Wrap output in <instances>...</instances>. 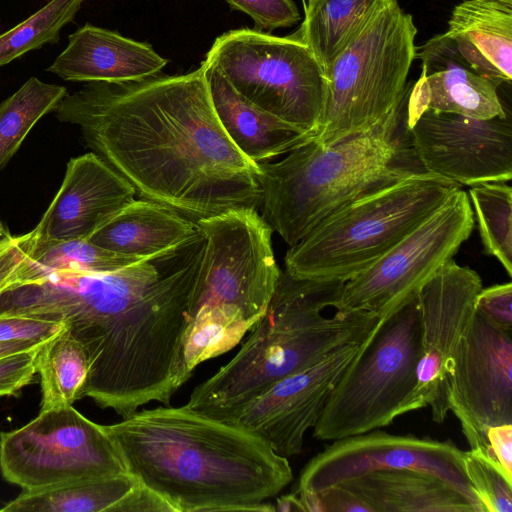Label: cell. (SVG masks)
<instances>
[{
    "mask_svg": "<svg viewBox=\"0 0 512 512\" xmlns=\"http://www.w3.org/2000/svg\"><path fill=\"white\" fill-rule=\"evenodd\" d=\"M205 239L105 273L55 271L0 293V316L65 323L84 347L83 397L124 417L152 401L169 405L190 376L183 336Z\"/></svg>",
    "mask_w": 512,
    "mask_h": 512,
    "instance_id": "cell-1",
    "label": "cell"
},
{
    "mask_svg": "<svg viewBox=\"0 0 512 512\" xmlns=\"http://www.w3.org/2000/svg\"><path fill=\"white\" fill-rule=\"evenodd\" d=\"M56 117L143 199L197 223L260 208L259 164L224 131L202 65L128 82H88L68 94Z\"/></svg>",
    "mask_w": 512,
    "mask_h": 512,
    "instance_id": "cell-2",
    "label": "cell"
},
{
    "mask_svg": "<svg viewBox=\"0 0 512 512\" xmlns=\"http://www.w3.org/2000/svg\"><path fill=\"white\" fill-rule=\"evenodd\" d=\"M127 471L175 512L266 511L292 480L288 459L253 432L189 407L103 425Z\"/></svg>",
    "mask_w": 512,
    "mask_h": 512,
    "instance_id": "cell-3",
    "label": "cell"
},
{
    "mask_svg": "<svg viewBox=\"0 0 512 512\" xmlns=\"http://www.w3.org/2000/svg\"><path fill=\"white\" fill-rule=\"evenodd\" d=\"M343 284L296 279L281 271L265 315L237 354L193 389L187 405L208 415L240 406L341 348L362 344L379 322L376 314H322L335 308Z\"/></svg>",
    "mask_w": 512,
    "mask_h": 512,
    "instance_id": "cell-4",
    "label": "cell"
},
{
    "mask_svg": "<svg viewBox=\"0 0 512 512\" xmlns=\"http://www.w3.org/2000/svg\"><path fill=\"white\" fill-rule=\"evenodd\" d=\"M205 246L183 336L186 373L241 342L265 315L281 270L272 228L252 208L196 223Z\"/></svg>",
    "mask_w": 512,
    "mask_h": 512,
    "instance_id": "cell-5",
    "label": "cell"
},
{
    "mask_svg": "<svg viewBox=\"0 0 512 512\" xmlns=\"http://www.w3.org/2000/svg\"><path fill=\"white\" fill-rule=\"evenodd\" d=\"M402 107L364 133L332 145L311 140L259 164L261 216L289 246L344 204L412 171L397 164Z\"/></svg>",
    "mask_w": 512,
    "mask_h": 512,
    "instance_id": "cell-6",
    "label": "cell"
},
{
    "mask_svg": "<svg viewBox=\"0 0 512 512\" xmlns=\"http://www.w3.org/2000/svg\"><path fill=\"white\" fill-rule=\"evenodd\" d=\"M460 188L425 171H410L375 187L290 246L285 271L296 279L344 283L387 253Z\"/></svg>",
    "mask_w": 512,
    "mask_h": 512,
    "instance_id": "cell-7",
    "label": "cell"
},
{
    "mask_svg": "<svg viewBox=\"0 0 512 512\" xmlns=\"http://www.w3.org/2000/svg\"><path fill=\"white\" fill-rule=\"evenodd\" d=\"M417 28L397 0H385L324 70L314 141L332 145L379 125L404 104Z\"/></svg>",
    "mask_w": 512,
    "mask_h": 512,
    "instance_id": "cell-8",
    "label": "cell"
},
{
    "mask_svg": "<svg viewBox=\"0 0 512 512\" xmlns=\"http://www.w3.org/2000/svg\"><path fill=\"white\" fill-rule=\"evenodd\" d=\"M417 296L378 324L335 385L313 427L318 440L334 441L388 426L415 411L420 351Z\"/></svg>",
    "mask_w": 512,
    "mask_h": 512,
    "instance_id": "cell-9",
    "label": "cell"
},
{
    "mask_svg": "<svg viewBox=\"0 0 512 512\" xmlns=\"http://www.w3.org/2000/svg\"><path fill=\"white\" fill-rule=\"evenodd\" d=\"M231 86L262 110L315 137L324 98V71L294 34L241 28L216 38L206 55Z\"/></svg>",
    "mask_w": 512,
    "mask_h": 512,
    "instance_id": "cell-10",
    "label": "cell"
},
{
    "mask_svg": "<svg viewBox=\"0 0 512 512\" xmlns=\"http://www.w3.org/2000/svg\"><path fill=\"white\" fill-rule=\"evenodd\" d=\"M128 472L115 443L73 405L45 410L0 433V473L23 491Z\"/></svg>",
    "mask_w": 512,
    "mask_h": 512,
    "instance_id": "cell-11",
    "label": "cell"
},
{
    "mask_svg": "<svg viewBox=\"0 0 512 512\" xmlns=\"http://www.w3.org/2000/svg\"><path fill=\"white\" fill-rule=\"evenodd\" d=\"M474 226L468 193L460 188L387 253L344 282L335 309L387 318L453 259Z\"/></svg>",
    "mask_w": 512,
    "mask_h": 512,
    "instance_id": "cell-12",
    "label": "cell"
},
{
    "mask_svg": "<svg viewBox=\"0 0 512 512\" xmlns=\"http://www.w3.org/2000/svg\"><path fill=\"white\" fill-rule=\"evenodd\" d=\"M395 468L430 472L459 490L475 512L483 508L467 479L464 451L451 441L374 429L334 440L302 470L296 493L317 492L365 473Z\"/></svg>",
    "mask_w": 512,
    "mask_h": 512,
    "instance_id": "cell-13",
    "label": "cell"
},
{
    "mask_svg": "<svg viewBox=\"0 0 512 512\" xmlns=\"http://www.w3.org/2000/svg\"><path fill=\"white\" fill-rule=\"evenodd\" d=\"M448 403L470 450L486 455V429L512 424V333L475 311L448 373Z\"/></svg>",
    "mask_w": 512,
    "mask_h": 512,
    "instance_id": "cell-14",
    "label": "cell"
},
{
    "mask_svg": "<svg viewBox=\"0 0 512 512\" xmlns=\"http://www.w3.org/2000/svg\"><path fill=\"white\" fill-rule=\"evenodd\" d=\"M482 287L475 270L451 259L417 294L421 336L414 404L416 410L430 406L437 423H443L449 411L448 373Z\"/></svg>",
    "mask_w": 512,
    "mask_h": 512,
    "instance_id": "cell-15",
    "label": "cell"
},
{
    "mask_svg": "<svg viewBox=\"0 0 512 512\" xmlns=\"http://www.w3.org/2000/svg\"><path fill=\"white\" fill-rule=\"evenodd\" d=\"M423 171L473 186L512 178V121L424 111L405 122Z\"/></svg>",
    "mask_w": 512,
    "mask_h": 512,
    "instance_id": "cell-16",
    "label": "cell"
},
{
    "mask_svg": "<svg viewBox=\"0 0 512 512\" xmlns=\"http://www.w3.org/2000/svg\"><path fill=\"white\" fill-rule=\"evenodd\" d=\"M360 347H343L281 379L252 400L210 416L253 432L281 456L297 455L303 449L305 433L318 422L328 397Z\"/></svg>",
    "mask_w": 512,
    "mask_h": 512,
    "instance_id": "cell-17",
    "label": "cell"
},
{
    "mask_svg": "<svg viewBox=\"0 0 512 512\" xmlns=\"http://www.w3.org/2000/svg\"><path fill=\"white\" fill-rule=\"evenodd\" d=\"M135 195L134 188L94 152L72 158L59 191L34 229L37 239H88Z\"/></svg>",
    "mask_w": 512,
    "mask_h": 512,
    "instance_id": "cell-18",
    "label": "cell"
},
{
    "mask_svg": "<svg viewBox=\"0 0 512 512\" xmlns=\"http://www.w3.org/2000/svg\"><path fill=\"white\" fill-rule=\"evenodd\" d=\"M415 59L421 61V74L408 88L405 122L424 111L476 119L504 116L509 111L499 97L498 87L469 66L445 33L416 47Z\"/></svg>",
    "mask_w": 512,
    "mask_h": 512,
    "instance_id": "cell-19",
    "label": "cell"
},
{
    "mask_svg": "<svg viewBox=\"0 0 512 512\" xmlns=\"http://www.w3.org/2000/svg\"><path fill=\"white\" fill-rule=\"evenodd\" d=\"M167 62L150 44L87 23L47 70L65 81L116 83L159 74Z\"/></svg>",
    "mask_w": 512,
    "mask_h": 512,
    "instance_id": "cell-20",
    "label": "cell"
},
{
    "mask_svg": "<svg viewBox=\"0 0 512 512\" xmlns=\"http://www.w3.org/2000/svg\"><path fill=\"white\" fill-rule=\"evenodd\" d=\"M216 115L233 144L257 164L287 154L314 139L312 133L262 110L241 96L207 61H202Z\"/></svg>",
    "mask_w": 512,
    "mask_h": 512,
    "instance_id": "cell-21",
    "label": "cell"
},
{
    "mask_svg": "<svg viewBox=\"0 0 512 512\" xmlns=\"http://www.w3.org/2000/svg\"><path fill=\"white\" fill-rule=\"evenodd\" d=\"M445 35L480 76L497 87L512 81V0H465Z\"/></svg>",
    "mask_w": 512,
    "mask_h": 512,
    "instance_id": "cell-22",
    "label": "cell"
},
{
    "mask_svg": "<svg viewBox=\"0 0 512 512\" xmlns=\"http://www.w3.org/2000/svg\"><path fill=\"white\" fill-rule=\"evenodd\" d=\"M338 484L372 512H475L454 486L421 469L375 470Z\"/></svg>",
    "mask_w": 512,
    "mask_h": 512,
    "instance_id": "cell-23",
    "label": "cell"
},
{
    "mask_svg": "<svg viewBox=\"0 0 512 512\" xmlns=\"http://www.w3.org/2000/svg\"><path fill=\"white\" fill-rule=\"evenodd\" d=\"M197 224L147 199L133 200L88 240L115 253L151 258L192 238Z\"/></svg>",
    "mask_w": 512,
    "mask_h": 512,
    "instance_id": "cell-24",
    "label": "cell"
},
{
    "mask_svg": "<svg viewBox=\"0 0 512 512\" xmlns=\"http://www.w3.org/2000/svg\"><path fill=\"white\" fill-rule=\"evenodd\" d=\"M138 479L129 472L23 491L1 512H112Z\"/></svg>",
    "mask_w": 512,
    "mask_h": 512,
    "instance_id": "cell-25",
    "label": "cell"
},
{
    "mask_svg": "<svg viewBox=\"0 0 512 512\" xmlns=\"http://www.w3.org/2000/svg\"><path fill=\"white\" fill-rule=\"evenodd\" d=\"M385 0H308L294 35L304 42L323 71Z\"/></svg>",
    "mask_w": 512,
    "mask_h": 512,
    "instance_id": "cell-26",
    "label": "cell"
},
{
    "mask_svg": "<svg viewBox=\"0 0 512 512\" xmlns=\"http://www.w3.org/2000/svg\"><path fill=\"white\" fill-rule=\"evenodd\" d=\"M89 362L82 344L67 326L38 350L37 373L41 384V409L73 405L83 398Z\"/></svg>",
    "mask_w": 512,
    "mask_h": 512,
    "instance_id": "cell-27",
    "label": "cell"
},
{
    "mask_svg": "<svg viewBox=\"0 0 512 512\" xmlns=\"http://www.w3.org/2000/svg\"><path fill=\"white\" fill-rule=\"evenodd\" d=\"M142 260L145 259L104 249L88 239L42 241L36 236L16 284L33 281L55 271L113 272Z\"/></svg>",
    "mask_w": 512,
    "mask_h": 512,
    "instance_id": "cell-28",
    "label": "cell"
},
{
    "mask_svg": "<svg viewBox=\"0 0 512 512\" xmlns=\"http://www.w3.org/2000/svg\"><path fill=\"white\" fill-rule=\"evenodd\" d=\"M66 95V87L30 77L0 103V170L18 151L33 126L55 111Z\"/></svg>",
    "mask_w": 512,
    "mask_h": 512,
    "instance_id": "cell-29",
    "label": "cell"
},
{
    "mask_svg": "<svg viewBox=\"0 0 512 512\" xmlns=\"http://www.w3.org/2000/svg\"><path fill=\"white\" fill-rule=\"evenodd\" d=\"M486 254L512 276V188L506 182H485L468 191Z\"/></svg>",
    "mask_w": 512,
    "mask_h": 512,
    "instance_id": "cell-30",
    "label": "cell"
},
{
    "mask_svg": "<svg viewBox=\"0 0 512 512\" xmlns=\"http://www.w3.org/2000/svg\"><path fill=\"white\" fill-rule=\"evenodd\" d=\"M84 0H50L13 28L0 34V67L45 44L57 43Z\"/></svg>",
    "mask_w": 512,
    "mask_h": 512,
    "instance_id": "cell-31",
    "label": "cell"
},
{
    "mask_svg": "<svg viewBox=\"0 0 512 512\" xmlns=\"http://www.w3.org/2000/svg\"><path fill=\"white\" fill-rule=\"evenodd\" d=\"M464 469L483 512L512 511V484L487 456L464 451Z\"/></svg>",
    "mask_w": 512,
    "mask_h": 512,
    "instance_id": "cell-32",
    "label": "cell"
},
{
    "mask_svg": "<svg viewBox=\"0 0 512 512\" xmlns=\"http://www.w3.org/2000/svg\"><path fill=\"white\" fill-rule=\"evenodd\" d=\"M232 9L250 16L257 30L271 32L286 28L300 20V13L293 0H225Z\"/></svg>",
    "mask_w": 512,
    "mask_h": 512,
    "instance_id": "cell-33",
    "label": "cell"
},
{
    "mask_svg": "<svg viewBox=\"0 0 512 512\" xmlns=\"http://www.w3.org/2000/svg\"><path fill=\"white\" fill-rule=\"evenodd\" d=\"M35 241L34 230L0 241V293L18 283Z\"/></svg>",
    "mask_w": 512,
    "mask_h": 512,
    "instance_id": "cell-34",
    "label": "cell"
},
{
    "mask_svg": "<svg viewBox=\"0 0 512 512\" xmlns=\"http://www.w3.org/2000/svg\"><path fill=\"white\" fill-rule=\"evenodd\" d=\"M475 311L496 328L512 333V283L482 287L475 299Z\"/></svg>",
    "mask_w": 512,
    "mask_h": 512,
    "instance_id": "cell-35",
    "label": "cell"
},
{
    "mask_svg": "<svg viewBox=\"0 0 512 512\" xmlns=\"http://www.w3.org/2000/svg\"><path fill=\"white\" fill-rule=\"evenodd\" d=\"M40 347L0 357V396L16 395L34 380Z\"/></svg>",
    "mask_w": 512,
    "mask_h": 512,
    "instance_id": "cell-36",
    "label": "cell"
},
{
    "mask_svg": "<svg viewBox=\"0 0 512 512\" xmlns=\"http://www.w3.org/2000/svg\"><path fill=\"white\" fill-rule=\"evenodd\" d=\"M66 327L65 323L25 316H0V342H46Z\"/></svg>",
    "mask_w": 512,
    "mask_h": 512,
    "instance_id": "cell-37",
    "label": "cell"
},
{
    "mask_svg": "<svg viewBox=\"0 0 512 512\" xmlns=\"http://www.w3.org/2000/svg\"><path fill=\"white\" fill-rule=\"evenodd\" d=\"M487 456L512 484V424L490 426L485 432Z\"/></svg>",
    "mask_w": 512,
    "mask_h": 512,
    "instance_id": "cell-38",
    "label": "cell"
},
{
    "mask_svg": "<svg viewBox=\"0 0 512 512\" xmlns=\"http://www.w3.org/2000/svg\"><path fill=\"white\" fill-rule=\"evenodd\" d=\"M175 512V509L161 495L139 480L116 504L112 512Z\"/></svg>",
    "mask_w": 512,
    "mask_h": 512,
    "instance_id": "cell-39",
    "label": "cell"
},
{
    "mask_svg": "<svg viewBox=\"0 0 512 512\" xmlns=\"http://www.w3.org/2000/svg\"><path fill=\"white\" fill-rule=\"evenodd\" d=\"M323 512H372L352 491L341 484H334L317 492Z\"/></svg>",
    "mask_w": 512,
    "mask_h": 512,
    "instance_id": "cell-40",
    "label": "cell"
},
{
    "mask_svg": "<svg viewBox=\"0 0 512 512\" xmlns=\"http://www.w3.org/2000/svg\"><path fill=\"white\" fill-rule=\"evenodd\" d=\"M274 510L278 512H306L305 507L297 493L282 495L276 499Z\"/></svg>",
    "mask_w": 512,
    "mask_h": 512,
    "instance_id": "cell-41",
    "label": "cell"
},
{
    "mask_svg": "<svg viewBox=\"0 0 512 512\" xmlns=\"http://www.w3.org/2000/svg\"><path fill=\"white\" fill-rule=\"evenodd\" d=\"M45 342H37L30 340H20L11 342H0V357L15 352L32 350L40 347Z\"/></svg>",
    "mask_w": 512,
    "mask_h": 512,
    "instance_id": "cell-42",
    "label": "cell"
},
{
    "mask_svg": "<svg viewBox=\"0 0 512 512\" xmlns=\"http://www.w3.org/2000/svg\"><path fill=\"white\" fill-rule=\"evenodd\" d=\"M10 236L12 235L0 219V241Z\"/></svg>",
    "mask_w": 512,
    "mask_h": 512,
    "instance_id": "cell-43",
    "label": "cell"
}]
</instances>
